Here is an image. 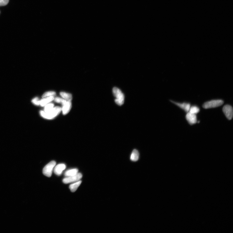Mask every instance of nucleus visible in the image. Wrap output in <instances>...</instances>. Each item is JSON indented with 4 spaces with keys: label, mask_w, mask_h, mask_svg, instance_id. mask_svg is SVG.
Segmentation results:
<instances>
[{
    "label": "nucleus",
    "mask_w": 233,
    "mask_h": 233,
    "mask_svg": "<svg viewBox=\"0 0 233 233\" xmlns=\"http://www.w3.org/2000/svg\"><path fill=\"white\" fill-rule=\"evenodd\" d=\"M32 103L36 105H40V101L38 98L36 97L34 98L32 100Z\"/></svg>",
    "instance_id": "aec40b11"
},
{
    "label": "nucleus",
    "mask_w": 233,
    "mask_h": 233,
    "mask_svg": "<svg viewBox=\"0 0 233 233\" xmlns=\"http://www.w3.org/2000/svg\"><path fill=\"white\" fill-rule=\"evenodd\" d=\"M60 95L67 101H71L72 100V95L69 93L65 92H61Z\"/></svg>",
    "instance_id": "4468645a"
},
{
    "label": "nucleus",
    "mask_w": 233,
    "mask_h": 233,
    "mask_svg": "<svg viewBox=\"0 0 233 233\" xmlns=\"http://www.w3.org/2000/svg\"><path fill=\"white\" fill-rule=\"evenodd\" d=\"M9 0H0V6H5L7 5Z\"/></svg>",
    "instance_id": "412c9836"
},
{
    "label": "nucleus",
    "mask_w": 233,
    "mask_h": 233,
    "mask_svg": "<svg viewBox=\"0 0 233 233\" xmlns=\"http://www.w3.org/2000/svg\"><path fill=\"white\" fill-rule=\"evenodd\" d=\"M82 178V175L81 173H78L76 175L71 176H67L63 180V182L64 184L75 182L80 181Z\"/></svg>",
    "instance_id": "39448f33"
},
{
    "label": "nucleus",
    "mask_w": 233,
    "mask_h": 233,
    "mask_svg": "<svg viewBox=\"0 0 233 233\" xmlns=\"http://www.w3.org/2000/svg\"><path fill=\"white\" fill-rule=\"evenodd\" d=\"M224 103V101L221 99H217L207 101L203 105L205 109L214 108L221 106Z\"/></svg>",
    "instance_id": "7ed1b4c3"
},
{
    "label": "nucleus",
    "mask_w": 233,
    "mask_h": 233,
    "mask_svg": "<svg viewBox=\"0 0 233 233\" xmlns=\"http://www.w3.org/2000/svg\"><path fill=\"white\" fill-rule=\"evenodd\" d=\"M56 93L54 91H48L46 92L43 94L42 96L43 98L46 97H50V96H53L55 95Z\"/></svg>",
    "instance_id": "6ab92c4d"
},
{
    "label": "nucleus",
    "mask_w": 233,
    "mask_h": 233,
    "mask_svg": "<svg viewBox=\"0 0 233 233\" xmlns=\"http://www.w3.org/2000/svg\"><path fill=\"white\" fill-rule=\"evenodd\" d=\"M186 119L188 123L191 125H193L197 122V118L196 114L188 112L186 115Z\"/></svg>",
    "instance_id": "0eeeda50"
},
{
    "label": "nucleus",
    "mask_w": 233,
    "mask_h": 233,
    "mask_svg": "<svg viewBox=\"0 0 233 233\" xmlns=\"http://www.w3.org/2000/svg\"><path fill=\"white\" fill-rule=\"evenodd\" d=\"M200 111L199 108L195 106H193L192 107H191L188 112L190 113H191L196 114Z\"/></svg>",
    "instance_id": "dca6fc26"
},
{
    "label": "nucleus",
    "mask_w": 233,
    "mask_h": 233,
    "mask_svg": "<svg viewBox=\"0 0 233 233\" xmlns=\"http://www.w3.org/2000/svg\"><path fill=\"white\" fill-rule=\"evenodd\" d=\"M66 166L65 164H59L55 167L54 172L56 175L58 176H60L63 171L66 169Z\"/></svg>",
    "instance_id": "1a4fd4ad"
},
{
    "label": "nucleus",
    "mask_w": 233,
    "mask_h": 233,
    "mask_svg": "<svg viewBox=\"0 0 233 233\" xmlns=\"http://www.w3.org/2000/svg\"><path fill=\"white\" fill-rule=\"evenodd\" d=\"M62 108L59 107L57 106L53 108L52 109L47 113H45L43 111H40V114L44 118L48 120L53 119L60 113Z\"/></svg>",
    "instance_id": "f257e3e1"
},
{
    "label": "nucleus",
    "mask_w": 233,
    "mask_h": 233,
    "mask_svg": "<svg viewBox=\"0 0 233 233\" xmlns=\"http://www.w3.org/2000/svg\"><path fill=\"white\" fill-rule=\"evenodd\" d=\"M54 97L53 96H50L45 98H43L40 101V105L42 107L45 106L46 104L49 103V102L54 100Z\"/></svg>",
    "instance_id": "9b49d317"
},
{
    "label": "nucleus",
    "mask_w": 233,
    "mask_h": 233,
    "mask_svg": "<svg viewBox=\"0 0 233 233\" xmlns=\"http://www.w3.org/2000/svg\"><path fill=\"white\" fill-rule=\"evenodd\" d=\"M54 100L55 102H57V103H61L63 105L66 103L67 101L64 99L59 97L54 98Z\"/></svg>",
    "instance_id": "a211bd4d"
},
{
    "label": "nucleus",
    "mask_w": 233,
    "mask_h": 233,
    "mask_svg": "<svg viewBox=\"0 0 233 233\" xmlns=\"http://www.w3.org/2000/svg\"><path fill=\"white\" fill-rule=\"evenodd\" d=\"M81 183L82 181H79L71 184L69 186V188L71 191L73 192H75L81 184Z\"/></svg>",
    "instance_id": "ddd939ff"
},
{
    "label": "nucleus",
    "mask_w": 233,
    "mask_h": 233,
    "mask_svg": "<svg viewBox=\"0 0 233 233\" xmlns=\"http://www.w3.org/2000/svg\"><path fill=\"white\" fill-rule=\"evenodd\" d=\"M113 94L116 99L115 101L116 104L119 106L123 105L124 101V96L122 91L119 89L114 87L113 89Z\"/></svg>",
    "instance_id": "f03ea898"
},
{
    "label": "nucleus",
    "mask_w": 233,
    "mask_h": 233,
    "mask_svg": "<svg viewBox=\"0 0 233 233\" xmlns=\"http://www.w3.org/2000/svg\"><path fill=\"white\" fill-rule=\"evenodd\" d=\"M139 157V154L138 151L136 149L133 150L130 155V160L132 161H136L138 160Z\"/></svg>",
    "instance_id": "f8f14e48"
},
{
    "label": "nucleus",
    "mask_w": 233,
    "mask_h": 233,
    "mask_svg": "<svg viewBox=\"0 0 233 233\" xmlns=\"http://www.w3.org/2000/svg\"><path fill=\"white\" fill-rule=\"evenodd\" d=\"M54 107V104L52 103H50L46 104L45 106L44 111L45 113H47L51 110Z\"/></svg>",
    "instance_id": "f3484780"
},
{
    "label": "nucleus",
    "mask_w": 233,
    "mask_h": 233,
    "mask_svg": "<svg viewBox=\"0 0 233 233\" xmlns=\"http://www.w3.org/2000/svg\"><path fill=\"white\" fill-rule=\"evenodd\" d=\"M71 107H72V104L71 101H67L66 103L63 105V107L62 108L63 115H66L69 113Z\"/></svg>",
    "instance_id": "9d476101"
},
{
    "label": "nucleus",
    "mask_w": 233,
    "mask_h": 233,
    "mask_svg": "<svg viewBox=\"0 0 233 233\" xmlns=\"http://www.w3.org/2000/svg\"><path fill=\"white\" fill-rule=\"evenodd\" d=\"M55 161H50L44 167L43 169V173L45 176L50 177L52 174L53 170L56 165Z\"/></svg>",
    "instance_id": "20e7f679"
},
{
    "label": "nucleus",
    "mask_w": 233,
    "mask_h": 233,
    "mask_svg": "<svg viewBox=\"0 0 233 233\" xmlns=\"http://www.w3.org/2000/svg\"><path fill=\"white\" fill-rule=\"evenodd\" d=\"M222 110L227 118L229 120H232L233 117V111L231 106L229 105L225 106Z\"/></svg>",
    "instance_id": "423d86ee"
},
{
    "label": "nucleus",
    "mask_w": 233,
    "mask_h": 233,
    "mask_svg": "<svg viewBox=\"0 0 233 233\" xmlns=\"http://www.w3.org/2000/svg\"><path fill=\"white\" fill-rule=\"evenodd\" d=\"M171 101L176 105L177 106L182 109L183 110H184L186 113H188V112L189 109H190L191 107L190 103H185V102L183 103H180L172 101Z\"/></svg>",
    "instance_id": "6e6552de"
},
{
    "label": "nucleus",
    "mask_w": 233,
    "mask_h": 233,
    "mask_svg": "<svg viewBox=\"0 0 233 233\" xmlns=\"http://www.w3.org/2000/svg\"><path fill=\"white\" fill-rule=\"evenodd\" d=\"M79 170L77 169H73L68 170L65 172L64 175L66 176H69L75 175L78 173Z\"/></svg>",
    "instance_id": "2eb2a0df"
}]
</instances>
